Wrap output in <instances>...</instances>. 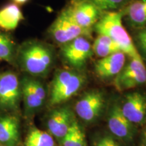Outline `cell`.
I'll use <instances>...</instances> for the list:
<instances>
[{
	"label": "cell",
	"mask_w": 146,
	"mask_h": 146,
	"mask_svg": "<svg viewBox=\"0 0 146 146\" xmlns=\"http://www.w3.org/2000/svg\"><path fill=\"white\" fill-rule=\"evenodd\" d=\"M54 50L50 45L38 40H29L18 45L16 62L32 76H45L52 68Z\"/></svg>",
	"instance_id": "cell-1"
},
{
	"label": "cell",
	"mask_w": 146,
	"mask_h": 146,
	"mask_svg": "<svg viewBox=\"0 0 146 146\" xmlns=\"http://www.w3.org/2000/svg\"><path fill=\"white\" fill-rule=\"evenodd\" d=\"M123 12L108 11L102 14L94 25V30L99 35L108 36L119 45L120 50L131 58L139 56L135 45L122 23Z\"/></svg>",
	"instance_id": "cell-2"
},
{
	"label": "cell",
	"mask_w": 146,
	"mask_h": 146,
	"mask_svg": "<svg viewBox=\"0 0 146 146\" xmlns=\"http://www.w3.org/2000/svg\"><path fill=\"white\" fill-rule=\"evenodd\" d=\"M83 75L68 70H58L51 84L50 100L52 105H57L70 99L76 94L85 83Z\"/></svg>",
	"instance_id": "cell-3"
},
{
	"label": "cell",
	"mask_w": 146,
	"mask_h": 146,
	"mask_svg": "<svg viewBox=\"0 0 146 146\" xmlns=\"http://www.w3.org/2000/svg\"><path fill=\"white\" fill-rule=\"evenodd\" d=\"M91 33V29L82 28L73 21L66 8L60 12L47 31L51 39L61 45L79 36L89 37Z\"/></svg>",
	"instance_id": "cell-4"
},
{
	"label": "cell",
	"mask_w": 146,
	"mask_h": 146,
	"mask_svg": "<svg viewBox=\"0 0 146 146\" xmlns=\"http://www.w3.org/2000/svg\"><path fill=\"white\" fill-rule=\"evenodd\" d=\"M21 97V80L17 74L12 71L0 73V109L16 111Z\"/></svg>",
	"instance_id": "cell-5"
},
{
	"label": "cell",
	"mask_w": 146,
	"mask_h": 146,
	"mask_svg": "<svg viewBox=\"0 0 146 146\" xmlns=\"http://www.w3.org/2000/svg\"><path fill=\"white\" fill-rule=\"evenodd\" d=\"M146 82V68L141 56L131 60L116 75L114 85L119 91L127 90Z\"/></svg>",
	"instance_id": "cell-6"
},
{
	"label": "cell",
	"mask_w": 146,
	"mask_h": 146,
	"mask_svg": "<svg viewBox=\"0 0 146 146\" xmlns=\"http://www.w3.org/2000/svg\"><path fill=\"white\" fill-rule=\"evenodd\" d=\"M61 52L69 64L76 68H82L93 55L91 43L85 36H79L61 45Z\"/></svg>",
	"instance_id": "cell-7"
},
{
	"label": "cell",
	"mask_w": 146,
	"mask_h": 146,
	"mask_svg": "<svg viewBox=\"0 0 146 146\" xmlns=\"http://www.w3.org/2000/svg\"><path fill=\"white\" fill-rule=\"evenodd\" d=\"M21 87L27 113L34 112L42 106L46 91L41 82L33 77L25 76L21 80Z\"/></svg>",
	"instance_id": "cell-8"
},
{
	"label": "cell",
	"mask_w": 146,
	"mask_h": 146,
	"mask_svg": "<svg viewBox=\"0 0 146 146\" xmlns=\"http://www.w3.org/2000/svg\"><path fill=\"white\" fill-rule=\"evenodd\" d=\"M66 9L73 21L85 29H91L103 14L96 5L86 1H75Z\"/></svg>",
	"instance_id": "cell-9"
},
{
	"label": "cell",
	"mask_w": 146,
	"mask_h": 146,
	"mask_svg": "<svg viewBox=\"0 0 146 146\" xmlns=\"http://www.w3.org/2000/svg\"><path fill=\"white\" fill-rule=\"evenodd\" d=\"M104 97L99 91L87 93L75 105L76 114L81 119L90 122L96 119L104 106Z\"/></svg>",
	"instance_id": "cell-10"
},
{
	"label": "cell",
	"mask_w": 146,
	"mask_h": 146,
	"mask_svg": "<svg viewBox=\"0 0 146 146\" xmlns=\"http://www.w3.org/2000/svg\"><path fill=\"white\" fill-rule=\"evenodd\" d=\"M121 110L131 123H143L146 117V98L137 92L127 95Z\"/></svg>",
	"instance_id": "cell-11"
},
{
	"label": "cell",
	"mask_w": 146,
	"mask_h": 146,
	"mask_svg": "<svg viewBox=\"0 0 146 146\" xmlns=\"http://www.w3.org/2000/svg\"><path fill=\"white\" fill-rule=\"evenodd\" d=\"M74 120L68 108H60L54 110L47 122V129L52 135L62 139L68 132Z\"/></svg>",
	"instance_id": "cell-12"
},
{
	"label": "cell",
	"mask_w": 146,
	"mask_h": 146,
	"mask_svg": "<svg viewBox=\"0 0 146 146\" xmlns=\"http://www.w3.org/2000/svg\"><path fill=\"white\" fill-rule=\"evenodd\" d=\"M125 54L123 52L109 55L96 62L95 71L97 75L102 78L116 76L125 66Z\"/></svg>",
	"instance_id": "cell-13"
},
{
	"label": "cell",
	"mask_w": 146,
	"mask_h": 146,
	"mask_svg": "<svg viewBox=\"0 0 146 146\" xmlns=\"http://www.w3.org/2000/svg\"><path fill=\"white\" fill-rule=\"evenodd\" d=\"M122 112L121 108L114 105L108 118V126L114 135L123 139H130L133 135V126Z\"/></svg>",
	"instance_id": "cell-14"
},
{
	"label": "cell",
	"mask_w": 146,
	"mask_h": 146,
	"mask_svg": "<svg viewBox=\"0 0 146 146\" xmlns=\"http://www.w3.org/2000/svg\"><path fill=\"white\" fill-rule=\"evenodd\" d=\"M19 127V121L16 116H0V145L18 146L20 141Z\"/></svg>",
	"instance_id": "cell-15"
},
{
	"label": "cell",
	"mask_w": 146,
	"mask_h": 146,
	"mask_svg": "<svg viewBox=\"0 0 146 146\" xmlns=\"http://www.w3.org/2000/svg\"><path fill=\"white\" fill-rule=\"evenodd\" d=\"M24 20L23 12L17 4L10 3L0 10V29L12 31Z\"/></svg>",
	"instance_id": "cell-16"
},
{
	"label": "cell",
	"mask_w": 146,
	"mask_h": 146,
	"mask_svg": "<svg viewBox=\"0 0 146 146\" xmlns=\"http://www.w3.org/2000/svg\"><path fill=\"white\" fill-rule=\"evenodd\" d=\"M127 21L131 26L142 29L146 26V0H135L126 10Z\"/></svg>",
	"instance_id": "cell-17"
},
{
	"label": "cell",
	"mask_w": 146,
	"mask_h": 146,
	"mask_svg": "<svg viewBox=\"0 0 146 146\" xmlns=\"http://www.w3.org/2000/svg\"><path fill=\"white\" fill-rule=\"evenodd\" d=\"M18 47L10 35L0 31V60L14 64Z\"/></svg>",
	"instance_id": "cell-18"
},
{
	"label": "cell",
	"mask_w": 146,
	"mask_h": 146,
	"mask_svg": "<svg viewBox=\"0 0 146 146\" xmlns=\"http://www.w3.org/2000/svg\"><path fill=\"white\" fill-rule=\"evenodd\" d=\"M92 48L93 52L100 58H104L114 53L122 52L119 45L116 42L104 35L98 36L94 41Z\"/></svg>",
	"instance_id": "cell-19"
},
{
	"label": "cell",
	"mask_w": 146,
	"mask_h": 146,
	"mask_svg": "<svg viewBox=\"0 0 146 146\" xmlns=\"http://www.w3.org/2000/svg\"><path fill=\"white\" fill-rule=\"evenodd\" d=\"M25 146H56L50 133L38 129L29 131L25 140Z\"/></svg>",
	"instance_id": "cell-20"
},
{
	"label": "cell",
	"mask_w": 146,
	"mask_h": 146,
	"mask_svg": "<svg viewBox=\"0 0 146 146\" xmlns=\"http://www.w3.org/2000/svg\"><path fill=\"white\" fill-rule=\"evenodd\" d=\"M62 146H87L86 139L83 130L75 120L66 135L62 139Z\"/></svg>",
	"instance_id": "cell-21"
},
{
	"label": "cell",
	"mask_w": 146,
	"mask_h": 146,
	"mask_svg": "<svg viewBox=\"0 0 146 146\" xmlns=\"http://www.w3.org/2000/svg\"><path fill=\"white\" fill-rule=\"evenodd\" d=\"M75 1H86L92 3L96 5L100 10L108 11H112L118 10L126 5L129 4L132 0H75Z\"/></svg>",
	"instance_id": "cell-22"
},
{
	"label": "cell",
	"mask_w": 146,
	"mask_h": 146,
	"mask_svg": "<svg viewBox=\"0 0 146 146\" xmlns=\"http://www.w3.org/2000/svg\"><path fill=\"white\" fill-rule=\"evenodd\" d=\"M95 146H120L117 141L109 135L103 136L97 140Z\"/></svg>",
	"instance_id": "cell-23"
},
{
	"label": "cell",
	"mask_w": 146,
	"mask_h": 146,
	"mask_svg": "<svg viewBox=\"0 0 146 146\" xmlns=\"http://www.w3.org/2000/svg\"><path fill=\"white\" fill-rule=\"evenodd\" d=\"M137 43L141 50L146 55V27H143L137 36Z\"/></svg>",
	"instance_id": "cell-24"
},
{
	"label": "cell",
	"mask_w": 146,
	"mask_h": 146,
	"mask_svg": "<svg viewBox=\"0 0 146 146\" xmlns=\"http://www.w3.org/2000/svg\"><path fill=\"white\" fill-rule=\"evenodd\" d=\"M14 3L17 5H23L25 3H27L29 0H12Z\"/></svg>",
	"instance_id": "cell-25"
},
{
	"label": "cell",
	"mask_w": 146,
	"mask_h": 146,
	"mask_svg": "<svg viewBox=\"0 0 146 146\" xmlns=\"http://www.w3.org/2000/svg\"><path fill=\"white\" fill-rule=\"evenodd\" d=\"M143 142L145 145L146 146V129H145V131H144L143 132Z\"/></svg>",
	"instance_id": "cell-26"
},
{
	"label": "cell",
	"mask_w": 146,
	"mask_h": 146,
	"mask_svg": "<svg viewBox=\"0 0 146 146\" xmlns=\"http://www.w3.org/2000/svg\"><path fill=\"white\" fill-rule=\"evenodd\" d=\"M0 146H3V145H0Z\"/></svg>",
	"instance_id": "cell-27"
}]
</instances>
